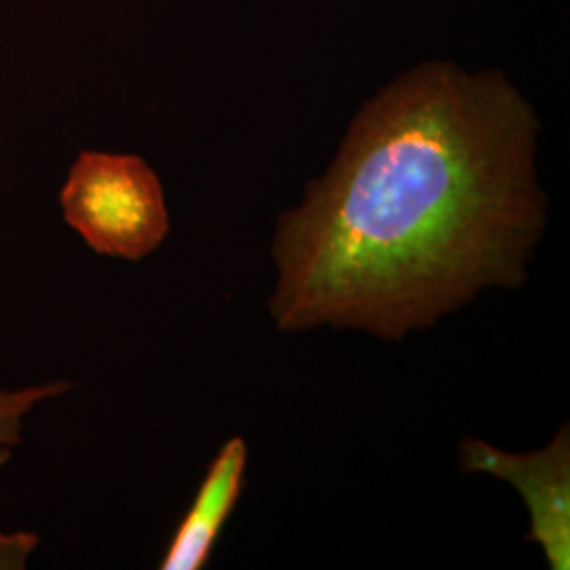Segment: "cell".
<instances>
[{
  "instance_id": "277c9868",
  "label": "cell",
  "mask_w": 570,
  "mask_h": 570,
  "mask_svg": "<svg viewBox=\"0 0 570 570\" xmlns=\"http://www.w3.org/2000/svg\"><path fill=\"white\" fill-rule=\"evenodd\" d=\"M247 444L242 435L226 440L205 471L204 482L174 532L161 570H199L237 508L245 487Z\"/></svg>"
},
{
  "instance_id": "7a4b0ae2",
  "label": "cell",
  "mask_w": 570,
  "mask_h": 570,
  "mask_svg": "<svg viewBox=\"0 0 570 570\" xmlns=\"http://www.w3.org/2000/svg\"><path fill=\"white\" fill-rule=\"evenodd\" d=\"M60 204L63 220L100 256L140 263L169 235L164 186L138 155L81 153Z\"/></svg>"
},
{
  "instance_id": "3957f363",
  "label": "cell",
  "mask_w": 570,
  "mask_h": 570,
  "mask_svg": "<svg viewBox=\"0 0 570 570\" xmlns=\"http://www.w3.org/2000/svg\"><path fill=\"white\" fill-rule=\"evenodd\" d=\"M459 468L487 473L520 492L530 518V543H537L551 570L570 569V429L556 431L550 444L532 452H505L484 440L465 438Z\"/></svg>"
},
{
  "instance_id": "5b68a950",
  "label": "cell",
  "mask_w": 570,
  "mask_h": 570,
  "mask_svg": "<svg viewBox=\"0 0 570 570\" xmlns=\"http://www.w3.org/2000/svg\"><path fill=\"white\" fill-rule=\"evenodd\" d=\"M68 389L70 385L63 381L23 389H0V468L11 461L13 450L20 446L21 425L30 410L41 402L60 397L68 393Z\"/></svg>"
},
{
  "instance_id": "6da1fadb",
  "label": "cell",
  "mask_w": 570,
  "mask_h": 570,
  "mask_svg": "<svg viewBox=\"0 0 570 570\" xmlns=\"http://www.w3.org/2000/svg\"><path fill=\"white\" fill-rule=\"evenodd\" d=\"M537 129L501 72L425 63L391 82L277 220L275 327L402 343L484 289L524 284L548 226Z\"/></svg>"
}]
</instances>
